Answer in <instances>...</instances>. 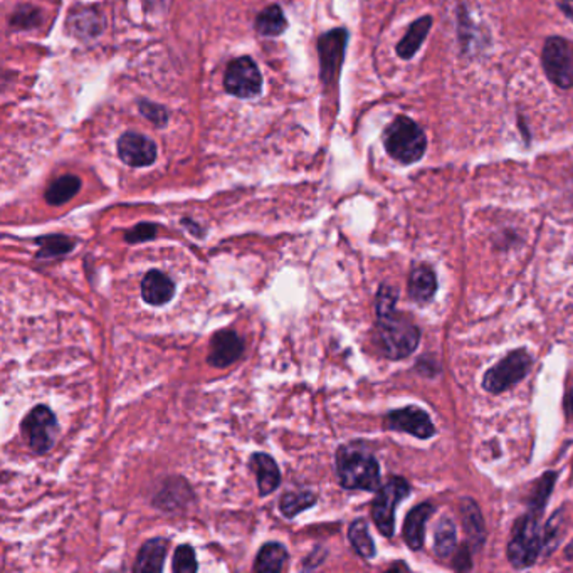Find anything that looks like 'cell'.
<instances>
[{"label": "cell", "mask_w": 573, "mask_h": 573, "mask_svg": "<svg viewBox=\"0 0 573 573\" xmlns=\"http://www.w3.org/2000/svg\"><path fill=\"white\" fill-rule=\"evenodd\" d=\"M336 474L345 490L377 491L380 466L375 456L359 446H343L336 453Z\"/></svg>", "instance_id": "1"}, {"label": "cell", "mask_w": 573, "mask_h": 573, "mask_svg": "<svg viewBox=\"0 0 573 573\" xmlns=\"http://www.w3.org/2000/svg\"><path fill=\"white\" fill-rule=\"evenodd\" d=\"M545 504L530 503V510L523 514L513 528V537L508 545V559L514 568H526L533 565L543 547L541 537V513Z\"/></svg>", "instance_id": "2"}, {"label": "cell", "mask_w": 573, "mask_h": 573, "mask_svg": "<svg viewBox=\"0 0 573 573\" xmlns=\"http://www.w3.org/2000/svg\"><path fill=\"white\" fill-rule=\"evenodd\" d=\"M377 336L387 359L402 360L416 352L420 332L407 316L397 310L377 315Z\"/></svg>", "instance_id": "3"}, {"label": "cell", "mask_w": 573, "mask_h": 573, "mask_svg": "<svg viewBox=\"0 0 573 573\" xmlns=\"http://www.w3.org/2000/svg\"><path fill=\"white\" fill-rule=\"evenodd\" d=\"M383 145L397 162L414 164L426 154L427 140L416 121L397 117L383 132Z\"/></svg>", "instance_id": "4"}, {"label": "cell", "mask_w": 573, "mask_h": 573, "mask_svg": "<svg viewBox=\"0 0 573 573\" xmlns=\"http://www.w3.org/2000/svg\"><path fill=\"white\" fill-rule=\"evenodd\" d=\"M21 430L31 451L46 454L52 449L58 437V418L48 406H36L21 424Z\"/></svg>", "instance_id": "5"}, {"label": "cell", "mask_w": 573, "mask_h": 573, "mask_svg": "<svg viewBox=\"0 0 573 573\" xmlns=\"http://www.w3.org/2000/svg\"><path fill=\"white\" fill-rule=\"evenodd\" d=\"M410 486L404 478H392L377 491V496L371 503V516L383 537H392L395 528V508L406 500Z\"/></svg>", "instance_id": "6"}, {"label": "cell", "mask_w": 573, "mask_h": 573, "mask_svg": "<svg viewBox=\"0 0 573 573\" xmlns=\"http://www.w3.org/2000/svg\"><path fill=\"white\" fill-rule=\"evenodd\" d=\"M543 68L550 81L559 88L573 86V44L563 37H550L543 46Z\"/></svg>", "instance_id": "7"}, {"label": "cell", "mask_w": 573, "mask_h": 573, "mask_svg": "<svg viewBox=\"0 0 573 573\" xmlns=\"http://www.w3.org/2000/svg\"><path fill=\"white\" fill-rule=\"evenodd\" d=\"M531 359L525 350H516L512 352L506 359H503L500 363H496L493 369L486 371L483 387L490 394H502L513 387L518 382H521L530 371Z\"/></svg>", "instance_id": "8"}, {"label": "cell", "mask_w": 573, "mask_h": 573, "mask_svg": "<svg viewBox=\"0 0 573 573\" xmlns=\"http://www.w3.org/2000/svg\"><path fill=\"white\" fill-rule=\"evenodd\" d=\"M224 88L236 98H256L263 89V74L251 58L242 56L227 66Z\"/></svg>", "instance_id": "9"}, {"label": "cell", "mask_w": 573, "mask_h": 573, "mask_svg": "<svg viewBox=\"0 0 573 573\" xmlns=\"http://www.w3.org/2000/svg\"><path fill=\"white\" fill-rule=\"evenodd\" d=\"M348 33L345 29H333L323 34L318 41V54H320V78L322 83L328 88L334 84L340 74V68L345 58Z\"/></svg>", "instance_id": "10"}, {"label": "cell", "mask_w": 573, "mask_h": 573, "mask_svg": "<svg viewBox=\"0 0 573 573\" xmlns=\"http://www.w3.org/2000/svg\"><path fill=\"white\" fill-rule=\"evenodd\" d=\"M118 155L128 167L142 168L156 160V144L142 133H123L118 140Z\"/></svg>", "instance_id": "11"}, {"label": "cell", "mask_w": 573, "mask_h": 573, "mask_svg": "<svg viewBox=\"0 0 573 573\" xmlns=\"http://www.w3.org/2000/svg\"><path fill=\"white\" fill-rule=\"evenodd\" d=\"M385 427L387 429L400 430V432H409V434L416 436L418 439H429L436 434V429H434V426L430 422L427 412L418 409V407H406V409L392 410L385 418Z\"/></svg>", "instance_id": "12"}, {"label": "cell", "mask_w": 573, "mask_h": 573, "mask_svg": "<svg viewBox=\"0 0 573 573\" xmlns=\"http://www.w3.org/2000/svg\"><path fill=\"white\" fill-rule=\"evenodd\" d=\"M244 353V340L232 330H221L211 338L209 363L215 369H226Z\"/></svg>", "instance_id": "13"}, {"label": "cell", "mask_w": 573, "mask_h": 573, "mask_svg": "<svg viewBox=\"0 0 573 573\" xmlns=\"http://www.w3.org/2000/svg\"><path fill=\"white\" fill-rule=\"evenodd\" d=\"M175 296V285L165 273L152 269L142 281V298L152 306H164Z\"/></svg>", "instance_id": "14"}, {"label": "cell", "mask_w": 573, "mask_h": 573, "mask_svg": "<svg viewBox=\"0 0 573 573\" xmlns=\"http://www.w3.org/2000/svg\"><path fill=\"white\" fill-rule=\"evenodd\" d=\"M249 467L258 478V490H259L261 498L275 493L279 488L281 471L269 454H252L251 459H249Z\"/></svg>", "instance_id": "15"}, {"label": "cell", "mask_w": 573, "mask_h": 573, "mask_svg": "<svg viewBox=\"0 0 573 573\" xmlns=\"http://www.w3.org/2000/svg\"><path fill=\"white\" fill-rule=\"evenodd\" d=\"M434 513V506L430 503H422L407 514L404 523V540L407 547L414 551L424 547V533L430 516Z\"/></svg>", "instance_id": "16"}, {"label": "cell", "mask_w": 573, "mask_h": 573, "mask_svg": "<svg viewBox=\"0 0 573 573\" xmlns=\"http://www.w3.org/2000/svg\"><path fill=\"white\" fill-rule=\"evenodd\" d=\"M167 550V540L164 538H154L145 541L144 547L138 551L133 568L136 572H162Z\"/></svg>", "instance_id": "17"}, {"label": "cell", "mask_w": 573, "mask_h": 573, "mask_svg": "<svg viewBox=\"0 0 573 573\" xmlns=\"http://www.w3.org/2000/svg\"><path fill=\"white\" fill-rule=\"evenodd\" d=\"M437 291V279L434 271L426 264H418L412 268L409 276V295L418 303H426L432 299Z\"/></svg>", "instance_id": "18"}, {"label": "cell", "mask_w": 573, "mask_h": 573, "mask_svg": "<svg viewBox=\"0 0 573 573\" xmlns=\"http://www.w3.org/2000/svg\"><path fill=\"white\" fill-rule=\"evenodd\" d=\"M430 25H432V19L429 15H426V17L418 19L414 24L409 27L406 36L402 37V41L397 44V54L402 60L414 58V54L422 46L424 39L429 34Z\"/></svg>", "instance_id": "19"}, {"label": "cell", "mask_w": 573, "mask_h": 573, "mask_svg": "<svg viewBox=\"0 0 573 573\" xmlns=\"http://www.w3.org/2000/svg\"><path fill=\"white\" fill-rule=\"evenodd\" d=\"M287 550L285 545L277 543V541H269L264 543L256 561H254V570L256 572H281L283 567L286 565Z\"/></svg>", "instance_id": "20"}, {"label": "cell", "mask_w": 573, "mask_h": 573, "mask_svg": "<svg viewBox=\"0 0 573 573\" xmlns=\"http://www.w3.org/2000/svg\"><path fill=\"white\" fill-rule=\"evenodd\" d=\"M256 31L266 37L281 36L287 29V21L285 13L279 5H269L258 14L256 17Z\"/></svg>", "instance_id": "21"}, {"label": "cell", "mask_w": 573, "mask_h": 573, "mask_svg": "<svg viewBox=\"0 0 573 573\" xmlns=\"http://www.w3.org/2000/svg\"><path fill=\"white\" fill-rule=\"evenodd\" d=\"M80 189H81V180L76 175H61L49 183L46 201L51 205H62V203L70 202Z\"/></svg>", "instance_id": "22"}, {"label": "cell", "mask_w": 573, "mask_h": 573, "mask_svg": "<svg viewBox=\"0 0 573 573\" xmlns=\"http://www.w3.org/2000/svg\"><path fill=\"white\" fill-rule=\"evenodd\" d=\"M461 513H463V523L466 528L467 538L473 541V545H481L484 540V521L479 512L478 504L473 500H463L461 503Z\"/></svg>", "instance_id": "23"}, {"label": "cell", "mask_w": 573, "mask_h": 573, "mask_svg": "<svg viewBox=\"0 0 573 573\" xmlns=\"http://www.w3.org/2000/svg\"><path fill=\"white\" fill-rule=\"evenodd\" d=\"M348 540L353 550L359 553L362 559L371 560L375 557V545L369 533V525L365 520H355L348 528Z\"/></svg>", "instance_id": "24"}, {"label": "cell", "mask_w": 573, "mask_h": 573, "mask_svg": "<svg viewBox=\"0 0 573 573\" xmlns=\"http://www.w3.org/2000/svg\"><path fill=\"white\" fill-rule=\"evenodd\" d=\"M36 244L39 246V252H37L39 259H52V258L70 254L76 246V240L62 234H54V236L37 238Z\"/></svg>", "instance_id": "25"}, {"label": "cell", "mask_w": 573, "mask_h": 573, "mask_svg": "<svg viewBox=\"0 0 573 573\" xmlns=\"http://www.w3.org/2000/svg\"><path fill=\"white\" fill-rule=\"evenodd\" d=\"M316 504V494L311 491H289L279 500V510L286 518H295Z\"/></svg>", "instance_id": "26"}, {"label": "cell", "mask_w": 573, "mask_h": 573, "mask_svg": "<svg viewBox=\"0 0 573 573\" xmlns=\"http://www.w3.org/2000/svg\"><path fill=\"white\" fill-rule=\"evenodd\" d=\"M456 541H457V535H456V525H454L453 518L444 516L436 528L434 550L441 559H447L456 549Z\"/></svg>", "instance_id": "27"}, {"label": "cell", "mask_w": 573, "mask_h": 573, "mask_svg": "<svg viewBox=\"0 0 573 573\" xmlns=\"http://www.w3.org/2000/svg\"><path fill=\"white\" fill-rule=\"evenodd\" d=\"M101 21L95 11L74 14L70 21L72 34L78 37H95L101 33Z\"/></svg>", "instance_id": "28"}, {"label": "cell", "mask_w": 573, "mask_h": 573, "mask_svg": "<svg viewBox=\"0 0 573 573\" xmlns=\"http://www.w3.org/2000/svg\"><path fill=\"white\" fill-rule=\"evenodd\" d=\"M172 570L175 573H193L199 570L195 550L192 549L191 545H180L179 549L175 550Z\"/></svg>", "instance_id": "29"}, {"label": "cell", "mask_w": 573, "mask_h": 573, "mask_svg": "<svg viewBox=\"0 0 573 573\" xmlns=\"http://www.w3.org/2000/svg\"><path fill=\"white\" fill-rule=\"evenodd\" d=\"M156 229L158 227L154 222H140L130 230H127L125 240L128 244H140V242L155 240Z\"/></svg>", "instance_id": "30"}, {"label": "cell", "mask_w": 573, "mask_h": 573, "mask_svg": "<svg viewBox=\"0 0 573 573\" xmlns=\"http://www.w3.org/2000/svg\"><path fill=\"white\" fill-rule=\"evenodd\" d=\"M138 107H140V111H142L145 118H148L156 127H165L167 125L168 113L165 108L160 107L156 103H152V101H146V99L138 101Z\"/></svg>", "instance_id": "31"}, {"label": "cell", "mask_w": 573, "mask_h": 573, "mask_svg": "<svg viewBox=\"0 0 573 573\" xmlns=\"http://www.w3.org/2000/svg\"><path fill=\"white\" fill-rule=\"evenodd\" d=\"M561 513L553 514V518L550 520L549 525L545 526V537H543V547L547 549V555L551 553V550L557 547L559 540H560V525H561Z\"/></svg>", "instance_id": "32"}, {"label": "cell", "mask_w": 573, "mask_h": 573, "mask_svg": "<svg viewBox=\"0 0 573 573\" xmlns=\"http://www.w3.org/2000/svg\"><path fill=\"white\" fill-rule=\"evenodd\" d=\"M397 298H399V293L395 291L394 287L382 285L379 289V295H377V315L395 310Z\"/></svg>", "instance_id": "33"}, {"label": "cell", "mask_w": 573, "mask_h": 573, "mask_svg": "<svg viewBox=\"0 0 573 573\" xmlns=\"http://www.w3.org/2000/svg\"><path fill=\"white\" fill-rule=\"evenodd\" d=\"M37 19H39V13L33 11L31 7H23L21 11L14 14L13 25L17 27H33L37 24Z\"/></svg>", "instance_id": "34"}, {"label": "cell", "mask_w": 573, "mask_h": 573, "mask_svg": "<svg viewBox=\"0 0 573 573\" xmlns=\"http://www.w3.org/2000/svg\"><path fill=\"white\" fill-rule=\"evenodd\" d=\"M456 568L457 570H469L471 568V557L467 553V549L459 550V553L456 557Z\"/></svg>", "instance_id": "35"}, {"label": "cell", "mask_w": 573, "mask_h": 573, "mask_svg": "<svg viewBox=\"0 0 573 573\" xmlns=\"http://www.w3.org/2000/svg\"><path fill=\"white\" fill-rule=\"evenodd\" d=\"M561 13L565 14L573 23V0H557Z\"/></svg>", "instance_id": "36"}, {"label": "cell", "mask_w": 573, "mask_h": 573, "mask_svg": "<svg viewBox=\"0 0 573 573\" xmlns=\"http://www.w3.org/2000/svg\"><path fill=\"white\" fill-rule=\"evenodd\" d=\"M565 406H567V412L573 420V387L570 389V392L567 395V400H565Z\"/></svg>", "instance_id": "37"}, {"label": "cell", "mask_w": 573, "mask_h": 573, "mask_svg": "<svg viewBox=\"0 0 573 573\" xmlns=\"http://www.w3.org/2000/svg\"><path fill=\"white\" fill-rule=\"evenodd\" d=\"M570 555L573 557V543L567 549V557H570Z\"/></svg>", "instance_id": "38"}]
</instances>
